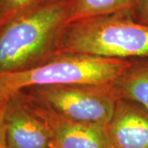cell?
Returning a JSON list of instances; mask_svg holds the SVG:
<instances>
[{"mask_svg": "<svg viewBox=\"0 0 148 148\" xmlns=\"http://www.w3.org/2000/svg\"><path fill=\"white\" fill-rule=\"evenodd\" d=\"M4 122L8 148H51L54 146L47 123L21 92L4 101Z\"/></svg>", "mask_w": 148, "mask_h": 148, "instance_id": "cell-5", "label": "cell"}, {"mask_svg": "<svg viewBox=\"0 0 148 148\" xmlns=\"http://www.w3.org/2000/svg\"><path fill=\"white\" fill-rule=\"evenodd\" d=\"M19 92L30 101L69 119L104 126L110 122L119 100L111 86H46Z\"/></svg>", "mask_w": 148, "mask_h": 148, "instance_id": "cell-4", "label": "cell"}, {"mask_svg": "<svg viewBox=\"0 0 148 148\" xmlns=\"http://www.w3.org/2000/svg\"><path fill=\"white\" fill-rule=\"evenodd\" d=\"M0 148H8L4 122V101L0 102Z\"/></svg>", "mask_w": 148, "mask_h": 148, "instance_id": "cell-12", "label": "cell"}, {"mask_svg": "<svg viewBox=\"0 0 148 148\" xmlns=\"http://www.w3.org/2000/svg\"><path fill=\"white\" fill-rule=\"evenodd\" d=\"M133 17L138 22L148 25V0H138L133 10Z\"/></svg>", "mask_w": 148, "mask_h": 148, "instance_id": "cell-11", "label": "cell"}, {"mask_svg": "<svg viewBox=\"0 0 148 148\" xmlns=\"http://www.w3.org/2000/svg\"><path fill=\"white\" fill-rule=\"evenodd\" d=\"M118 98L135 102L148 110V58H132L111 86Z\"/></svg>", "mask_w": 148, "mask_h": 148, "instance_id": "cell-8", "label": "cell"}, {"mask_svg": "<svg viewBox=\"0 0 148 148\" xmlns=\"http://www.w3.org/2000/svg\"><path fill=\"white\" fill-rule=\"evenodd\" d=\"M45 2H55V1H58V0H45Z\"/></svg>", "mask_w": 148, "mask_h": 148, "instance_id": "cell-13", "label": "cell"}, {"mask_svg": "<svg viewBox=\"0 0 148 148\" xmlns=\"http://www.w3.org/2000/svg\"><path fill=\"white\" fill-rule=\"evenodd\" d=\"M73 53L115 59L148 58V25L119 12L66 24L54 53Z\"/></svg>", "mask_w": 148, "mask_h": 148, "instance_id": "cell-2", "label": "cell"}, {"mask_svg": "<svg viewBox=\"0 0 148 148\" xmlns=\"http://www.w3.org/2000/svg\"><path fill=\"white\" fill-rule=\"evenodd\" d=\"M131 64L115 59L73 53H53L29 69L0 74V102L22 90L59 85L112 86Z\"/></svg>", "mask_w": 148, "mask_h": 148, "instance_id": "cell-3", "label": "cell"}, {"mask_svg": "<svg viewBox=\"0 0 148 148\" xmlns=\"http://www.w3.org/2000/svg\"><path fill=\"white\" fill-rule=\"evenodd\" d=\"M107 131L113 148H148V110L119 98Z\"/></svg>", "mask_w": 148, "mask_h": 148, "instance_id": "cell-7", "label": "cell"}, {"mask_svg": "<svg viewBox=\"0 0 148 148\" xmlns=\"http://www.w3.org/2000/svg\"><path fill=\"white\" fill-rule=\"evenodd\" d=\"M45 2V0H0V27L34 10Z\"/></svg>", "mask_w": 148, "mask_h": 148, "instance_id": "cell-10", "label": "cell"}, {"mask_svg": "<svg viewBox=\"0 0 148 148\" xmlns=\"http://www.w3.org/2000/svg\"><path fill=\"white\" fill-rule=\"evenodd\" d=\"M72 2H45L0 27V74L31 69L53 55Z\"/></svg>", "mask_w": 148, "mask_h": 148, "instance_id": "cell-1", "label": "cell"}, {"mask_svg": "<svg viewBox=\"0 0 148 148\" xmlns=\"http://www.w3.org/2000/svg\"><path fill=\"white\" fill-rule=\"evenodd\" d=\"M27 101L47 123L56 148H113L107 126L71 120Z\"/></svg>", "mask_w": 148, "mask_h": 148, "instance_id": "cell-6", "label": "cell"}, {"mask_svg": "<svg viewBox=\"0 0 148 148\" xmlns=\"http://www.w3.org/2000/svg\"><path fill=\"white\" fill-rule=\"evenodd\" d=\"M138 0H73L67 24L119 12H127L133 15Z\"/></svg>", "mask_w": 148, "mask_h": 148, "instance_id": "cell-9", "label": "cell"}, {"mask_svg": "<svg viewBox=\"0 0 148 148\" xmlns=\"http://www.w3.org/2000/svg\"><path fill=\"white\" fill-rule=\"evenodd\" d=\"M51 148H56V147H54V146H53V147H51Z\"/></svg>", "mask_w": 148, "mask_h": 148, "instance_id": "cell-14", "label": "cell"}]
</instances>
